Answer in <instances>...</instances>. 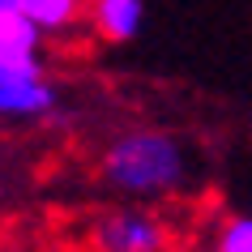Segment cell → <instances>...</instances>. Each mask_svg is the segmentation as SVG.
<instances>
[{"instance_id":"obj_1","label":"cell","mask_w":252,"mask_h":252,"mask_svg":"<svg viewBox=\"0 0 252 252\" xmlns=\"http://www.w3.org/2000/svg\"><path fill=\"white\" fill-rule=\"evenodd\" d=\"M98 184L116 201L133 205H158V201L188 197L197 180V158L180 133L133 124L116 133L98 154Z\"/></svg>"},{"instance_id":"obj_2","label":"cell","mask_w":252,"mask_h":252,"mask_svg":"<svg viewBox=\"0 0 252 252\" xmlns=\"http://www.w3.org/2000/svg\"><path fill=\"white\" fill-rule=\"evenodd\" d=\"M90 252H162L171 248V222L154 205L116 201L90 222Z\"/></svg>"},{"instance_id":"obj_3","label":"cell","mask_w":252,"mask_h":252,"mask_svg":"<svg viewBox=\"0 0 252 252\" xmlns=\"http://www.w3.org/2000/svg\"><path fill=\"white\" fill-rule=\"evenodd\" d=\"M56 107H60V90L47 77V68L0 81V124H43L56 116Z\"/></svg>"},{"instance_id":"obj_4","label":"cell","mask_w":252,"mask_h":252,"mask_svg":"<svg viewBox=\"0 0 252 252\" xmlns=\"http://www.w3.org/2000/svg\"><path fill=\"white\" fill-rule=\"evenodd\" d=\"M141 26H146V0H86V30L111 47L133 43Z\"/></svg>"},{"instance_id":"obj_5","label":"cell","mask_w":252,"mask_h":252,"mask_svg":"<svg viewBox=\"0 0 252 252\" xmlns=\"http://www.w3.org/2000/svg\"><path fill=\"white\" fill-rule=\"evenodd\" d=\"M13 9L43 39H73L86 26V0H13Z\"/></svg>"},{"instance_id":"obj_6","label":"cell","mask_w":252,"mask_h":252,"mask_svg":"<svg viewBox=\"0 0 252 252\" xmlns=\"http://www.w3.org/2000/svg\"><path fill=\"white\" fill-rule=\"evenodd\" d=\"M43 34L13 9V0H0V60L43 64Z\"/></svg>"},{"instance_id":"obj_7","label":"cell","mask_w":252,"mask_h":252,"mask_svg":"<svg viewBox=\"0 0 252 252\" xmlns=\"http://www.w3.org/2000/svg\"><path fill=\"white\" fill-rule=\"evenodd\" d=\"M201 252H252V218L239 210L218 214L201 239Z\"/></svg>"},{"instance_id":"obj_8","label":"cell","mask_w":252,"mask_h":252,"mask_svg":"<svg viewBox=\"0 0 252 252\" xmlns=\"http://www.w3.org/2000/svg\"><path fill=\"white\" fill-rule=\"evenodd\" d=\"M47 64H17V60H0V81L4 77H17V73H43Z\"/></svg>"},{"instance_id":"obj_9","label":"cell","mask_w":252,"mask_h":252,"mask_svg":"<svg viewBox=\"0 0 252 252\" xmlns=\"http://www.w3.org/2000/svg\"><path fill=\"white\" fill-rule=\"evenodd\" d=\"M0 252H34V248H22V244H0Z\"/></svg>"},{"instance_id":"obj_10","label":"cell","mask_w":252,"mask_h":252,"mask_svg":"<svg viewBox=\"0 0 252 252\" xmlns=\"http://www.w3.org/2000/svg\"><path fill=\"white\" fill-rule=\"evenodd\" d=\"M162 252H188V248H175V244H171V248H162Z\"/></svg>"}]
</instances>
